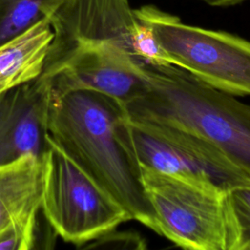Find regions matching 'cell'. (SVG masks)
<instances>
[{"instance_id": "6da1fadb", "label": "cell", "mask_w": 250, "mask_h": 250, "mask_svg": "<svg viewBox=\"0 0 250 250\" xmlns=\"http://www.w3.org/2000/svg\"><path fill=\"white\" fill-rule=\"evenodd\" d=\"M123 105L101 93L50 87L46 127L82 166L136 220L157 231L154 211L145 193L137 168L115 135Z\"/></svg>"}, {"instance_id": "7a4b0ae2", "label": "cell", "mask_w": 250, "mask_h": 250, "mask_svg": "<svg viewBox=\"0 0 250 250\" xmlns=\"http://www.w3.org/2000/svg\"><path fill=\"white\" fill-rule=\"evenodd\" d=\"M144 71L146 87L124 105L125 115L196 134L250 178V105L173 64L144 63Z\"/></svg>"}, {"instance_id": "3957f363", "label": "cell", "mask_w": 250, "mask_h": 250, "mask_svg": "<svg viewBox=\"0 0 250 250\" xmlns=\"http://www.w3.org/2000/svg\"><path fill=\"white\" fill-rule=\"evenodd\" d=\"M41 210L65 241L82 245L132 220L128 211L48 133Z\"/></svg>"}, {"instance_id": "277c9868", "label": "cell", "mask_w": 250, "mask_h": 250, "mask_svg": "<svg viewBox=\"0 0 250 250\" xmlns=\"http://www.w3.org/2000/svg\"><path fill=\"white\" fill-rule=\"evenodd\" d=\"M154 211L156 233L188 250H230L227 190L189 178L137 167Z\"/></svg>"}, {"instance_id": "5b68a950", "label": "cell", "mask_w": 250, "mask_h": 250, "mask_svg": "<svg viewBox=\"0 0 250 250\" xmlns=\"http://www.w3.org/2000/svg\"><path fill=\"white\" fill-rule=\"evenodd\" d=\"M146 22L169 64L231 96H250V41L222 30L186 24L153 5L134 9Z\"/></svg>"}, {"instance_id": "8992f818", "label": "cell", "mask_w": 250, "mask_h": 250, "mask_svg": "<svg viewBox=\"0 0 250 250\" xmlns=\"http://www.w3.org/2000/svg\"><path fill=\"white\" fill-rule=\"evenodd\" d=\"M115 135L136 168L207 182L227 191L250 185V178L216 146L185 129L132 120L124 112Z\"/></svg>"}, {"instance_id": "52a82bcc", "label": "cell", "mask_w": 250, "mask_h": 250, "mask_svg": "<svg viewBox=\"0 0 250 250\" xmlns=\"http://www.w3.org/2000/svg\"><path fill=\"white\" fill-rule=\"evenodd\" d=\"M143 65L113 43L81 42L48 59L40 77L54 90H91L124 107L146 87Z\"/></svg>"}, {"instance_id": "ba28073f", "label": "cell", "mask_w": 250, "mask_h": 250, "mask_svg": "<svg viewBox=\"0 0 250 250\" xmlns=\"http://www.w3.org/2000/svg\"><path fill=\"white\" fill-rule=\"evenodd\" d=\"M43 13L54 31L48 59L81 42H110L136 59L139 20L129 0H52Z\"/></svg>"}, {"instance_id": "9c48e42d", "label": "cell", "mask_w": 250, "mask_h": 250, "mask_svg": "<svg viewBox=\"0 0 250 250\" xmlns=\"http://www.w3.org/2000/svg\"><path fill=\"white\" fill-rule=\"evenodd\" d=\"M50 84L42 77L0 95V163L42 155Z\"/></svg>"}, {"instance_id": "30bf717a", "label": "cell", "mask_w": 250, "mask_h": 250, "mask_svg": "<svg viewBox=\"0 0 250 250\" xmlns=\"http://www.w3.org/2000/svg\"><path fill=\"white\" fill-rule=\"evenodd\" d=\"M54 31L44 17L0 45V95L38 79L45 68Z\"/></svg>"}, {"instance_id": "8fae6325", "label": "cell", "mask_w": 250, "mask_h": 250, "mask_svg": "<svg viewBox=\"0 0 250 250\" xmlns=\"http://www.w3.org/2000/svg\"><path fill=\"white\" fill-rule=\"evenodd\" d=\"M42 193V155L27 152L0 163V231L16 219L39 212Z\"/></svg>"}, {"instance_id": "7c38bea8", "label": "cell", "mask_w": 250, "mask_h": 250, "mask_svg": "<svg viewBox=\"0 0 250 250\" xmlns=\"http://www.w3.org/2000/svg\"><path fill=\"white\" fill-rule=\"evenodd\" d=\"M52 0H0V45L21 34L41 19Z\"/></svg>"}, {"instance_id": "4fadbf2b", "label": "cell", "mask_w": 250, "mask_h": 250, "mask_svg": "<svg viewBox=\"0 0 250 250\" xmlns=\"http://www.w3.org/2000/svg\"><path fill=\"white\" fill-rule=\"evenodd\" d=\"M230 250H250V185L227 192Z\"/></svg>"}, {"instance_id": "5bb4252c", "label": "cell", "mask_w": 250, "mask_h": 250, "mask_svg": "<svg viewBox=\"0 0 250 250\" xmlns=\"http://www.w3.org/2000/svg\"><path fill=\"white\" fill-rule=\"evenodd\" d=\"M38 212L18 218L0 231V250H28L36 241Z\"/></svg>"}, {"instance_id": "9a60e30c", "label": "cell", "mask_w": 250, "mask_h": 250, "mask_svg": "<svg viewBox=\"0 0 250 250\" xmlns=\"http://www.w3.org/2000/svg\"><path fill=\"white\" fill-rule=\"evenodd\" d=\"M93 246H99L98 244H107L112 242V247L119 248H144V241L138 236L130 232H115V229L107 232L106 234L95 239Z\"/></svg>"}, {"instance_id": "2e32d148", "label": "cell", "mask_w": 250, "mask_h": 250, "mask_svg": "<svg viewBox=\"0 0 250 250\" xmlns=\"http://www.w3.org/2000/svg\"><path fill=\"white\" fill-rule=\"evenodd\" d=\"M211 7H232L248 0H199Z\"/></svg>"}]
</instances>
